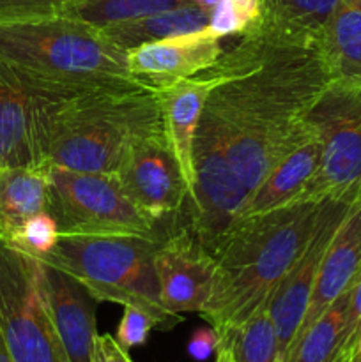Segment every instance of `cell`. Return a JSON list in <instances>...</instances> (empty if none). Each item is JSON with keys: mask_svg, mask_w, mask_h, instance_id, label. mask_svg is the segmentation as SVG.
I'll return each mask as SVG.
<instances>
[{"mask_svg": "<svg viewBox=\"0 0 361 362\" xmlns=\"http://www.w3.org/2000/svg\"><path fill=\"white\" fill-rule=\"evenodd\" d=\"M211 69L219 81L205 99L195 140L229 154L250 197L278 163L317 138L304 117L331 80L319 45L258 21Z\"/></svg>", "mask_w": 361, "mask_h": 362, "instance_id": "6da1fadb", "label": "cell"}, {"mask_svg": "<svg viewBox=\"0 0 361 362\" xmlns=\"http://www.w3.org/2000/svg\"><path fill=\"white\" fill-rule=\"evenodd\" d=\"M0 62L28 98L152 88L130 73L126 52L98 27L60 14L0 21Z\"/></svg>", "mask_w": 361, "mask_h": 362, "instance_id": "7a4b0ae2", "label": "cell"}, {"mask_svg": "<svg viewBox=\"0 0 361 362\" xmlns=\"http://www.w3.org/2000/svg\"><path fill=\"white\" fill-rule=\"evenodd\" d=\"M322 202H297L246 216L223 233L211 251L216 262L214 285L200 313L216 334L268 306L306 250Z\"/></svg>", "mask_w": 361, "mask_h": 362, "instance_id": "3957f363", "label": "cell"}, {"mask_svg": "<svg viewBox=\"0 0 361 362\" xmlns=\"http://www.w3.org/2000/svg\"><path fill=\"white\" fill-rule=\"evenodd\" d=\"M30 101L41 166L113 175L137 138L163 127L156 88Z\"/></svg>", "mask_w": 361, "mask_h": 362, "instance_id": "277c9868", "label": "cell"}, {"mask_svg": "<svg viewBox=\"0 0 361 362\" xmlns=\"http://www.w3.org/2000/svg\"><path fill=\"white\" fill-rule=\"evenodd\" d=\"M168 235L60 237L52 253L39 258L73 276L98 303H117L147 313L159 331H172L183 317L161 300L154 257Z\"/></svg>", "mask_w": 361, "mask_h": 362, "instance_id": "5b68a950", "label": "cell"}, {"mask_svg": "<svg viewBox=\"0 0 361 362\" xmlns=\"http://www.w3.org/2000/svg\"><path fill=\"white\" fill-rule=\"evenodd\" d=\"M48 193L45 211L59 226L60 237H156L158 219L138 209L115 175L46 166Z\"/></svg>", "mask_w": 361, "mask_h": 362, "instance_id": "8992f818", "label": "cell"}, {"mask_svg": "<svg viewBox=\"0 0 361 362\" xmlns=\"http://www.w3.org/2000/svg\"><path fill=\"white\" fill-rule=\"evenodd\" d=\"M304 120L321 141V161L290 204L361 200V85H329Z\"/></svg>", "mask_w": 361, "mask_h": 362, "instance_id": "52a82bcc", "label": "cell"}, {"mask_svg": "<svg viewBox=\"0 0 361 362\" xmlns=\"http://www.w3.org/2000/svg\"><path fill=\"white\" fill-rule=\"evenodd\" d=\"M0 332L13 362H69L42 292L41 260L0 240Z\"/></svg>", "mask_w": 361, "mask_h": 362, "instance_id": "ba28073f", "label": "cell"}, {"mask_svg": "<svg viewBox=\"0 0 361 362\" xmlns=\"http://www.w3.org/2000/svg\"><path fill=\"white\" fill-rule=\"evenodd\" d=\"M113 175L126 197L158 221L177 214L188 200L186 180L165 126L137 138L126 148Z\"/></svg>", "mask_w": 361, "mask_h": 362, "instance_id": "9c48e42d", "label": "cell"}, {"mask_svg": "<svg viewBox=\"0 0 361 362\" xmlns=\"http://www.w3.org/2000/svg\"><path fill=\"white\" fill-rule=\"evenodd\" d=\"M353 204L340 200L322 202L317 225H315L306 250L296 262V265L290 269L289 274L283 278L269 300L268 308L273 325H275L276 339H278L280 362H287L289 359L292 343L299 332L308 304H310L322 258Z\"/></svg>", "mask_w": 361, "mask_h": 362, "instance_id": "30bf717a", "label": "cell"}, {"mask_svg": "<svg viewBox=\"0 0 361 362\" xmlns=\"http://www.w3.org/2000/svg\"><path fill=\"white\" fill-rule=\"evenodd\" d=\"M163 306L170 313H202L214 285V257L195 239L190 226L176 228L154 257Z\"/></svg>", "mask_w": 361, "mask_h": 362, "instance_id": "8fae6325", "label": "cell"}, {"mask_svg": "<svg viewBox=\"0 0 361 362\" xmlns=\"http://www.w3.org/2000/svg\"><path fill=\"white\" fill-rule=\"evenodd\" d=\"M218 37L207 30L147 42L126 52L130 73L142 83L161 88L211 69L222 57Z\"/></svg>", "mask_w": 361, "mask_h": 362, "instance_id": "7c38bea8", "label": "cell"}, {"mask_svg": "<svg viewBox=\"0 0 361 362\" xmlns=\"http://www.w3.org/2000/svg\"><path fill=\"white\" fill-rule=\"evenodd\" d=\"M42 265V292L69 362H92L98 300L73 276L53 265Z\"/></svg>", "mask_w": 361, "mask_h": 362, "instance_id": "4fadbf2b", "label": "cell"}, {"mask_svg": "<svg viewBox=\"0 0 361 362\" xmlns=\"http://www.w3.org/2000/svg\"><path fill=\"white\" fill-rule=\"evenodd\" d=\"M218 74L212 69H207L197 76L158 88L163 126L180 166V173L186 180L188 200H191L195 193V133L205 99L209 92L218 85Z\"/></svg>", "mask_w": 361, "mask_h": 362, "instance_id": "5bb4252c", "label": "cell"}, {"mask_svg": "<svg viewBox=\"0 0 361 362\" xmlns=\"http://www.w3.org/2000/svg\"><path fill=\"white\" fill-rule=\"evenodd\" d=\"M361 269V200L354 202L326 250L306 315L292 349L310 325L345 292ZM290 349V352H292ZM290 356V354H289Z\"/></svg>", "mask_w": 361, "mask_h": 362, "instance_id": "9a60e30c", "label": "cell"}, {"mask_svg": "<svg viewBox=\"0 0 361 362\" xmlns=\"http://www.w3.org/2000/svg\"><path fill=\"white\" fill-rule=\"evenodd\" d=\"M35 165L32 101L0 62V170Z\"/></svg>", "mask_w": 361, "mask_h": 362, "instance_id": "2e32d148", "label": "cell"}, {"mask_svg": "<svg viewBox=\"0 0 361 362\" xmlns=\"http://www.w3.org/2000/svg\"><path fill=\"white\" fill-rule=\"evenodd\" d=\"M329 85H361V0H338L319 37Z\"/></svg>", "mask_w": 361, "mask_h": 362, "instance_id": "e0dca14e", "label": "cell"}, {"mask_svg": "<svg viewBox=\"0 0 361 362\" xmlns=\"http://www.w3.org/2000/svg\"><path fill=\"white\" fill-rule=\"evenodd\" d=\"M321 161V141L319 138L306 141L275 166L248 197L241 218L273 209L283 207L297 197L304 184L311 179Z\"/></svg>", "mask_w": 361, "mask_h": 362, "instance_id": "ac0fdd59", "label": "cell"}, {"mask_svg": "<svg viewBox=\"0 0 361 362\" xmlns=\"http://www.w3.org/2000/svg\"><path fill=\"white\" fill-rule=\"evenodd\" d=\"M46 166L0 170V240L9 243L16 230L46 209Z\"/></svg>", "mask_w": 361, "mask_h": 362, "instance_id": "d6986e66", "label": "cell"}, {"mask_svg": "<svg viewBox=\"0 0 361 362\" xmlns=\"http://www.w3.org/2000/svg\"><path fill=\"white\" fill-rule=\"evenodd\" d=\"M209 14L211 13L200 9L195 4H188V6L149 14L137 20L106 25L99 30L112 45H115L122 52H127V49L159 41V39L204 30L209 25Z\"/></svg>", "mask_w": 361, "mask_h": 362, "instance_id": "ffe728a7", "label": "cell"}, {"mask_svg": "<svg viewBox=\"0 0 361 362\" xmlns=\"http://www.w3.org/2000/svg\"><path fill=\"white\" fill-rule=\"evenodd\" d=\"M338 0H260L258 23L285 37L319 45Z\"/></svg>", "mask_w": 361, "mask_h": 362, "instance_id": "44dd1931", "label": "cell"}, {"mask_svg": "<svg viewBox=\"0 0 361 362\" xmlns=\"http://www.w3.org/2000/svg\"><path fill=\"white\" fill-rule=\"evenodd\" d=\"M349 288L301 336L287 362H335L345 336Z\"/></svg>", "mask_w": 361, "mask_h": 362, "instance_id": "7402d4cb", "label": "cell"}, {"mask_svg": "<svg viewBox=\"0 0 361 362\" xmlns=\"http://www.w3.org/2000/svg\"><path fill=\"white\" fill-rule=\"evenodd\" d=\"M188 4L193 2L191 0H71L62 4L55 14L101 28L106 25L176 9Z\"/></svg>", "mask_w": 361, "mask_h": 362, "instance_id": "603a6c76", "label": "cell"}, {"mask_svg": "<svg viewBox=\"0 0 361 362\" xmlns=\"http://www.w3.org/2000/svg\"><path fill=\"white\" fill-rule=\"evenodd\" d=\"M218 346L229 350L234 362H280L275 325L264 306L236 327L218 336Z\"/></svg>", "mask_w": 361, "mask_h": 362, "instance_id": "cb8c5ba5", "label": "cell"}, {"mask_svg": "<svg viewBox=\"0 0 361 362\" xmlns=\"http://www.w3.org/2000/svg\"><path fill=\"white\" fill-rule=\"evenodd\" d=\"M260 18V0H219L209 14L207 30L214 37L241 35Z\"/></svg>", "mask_w": 361, "mask_h": 362, "instance_id": "d4e9b609", "label": "cell"}, {"mask_svg": "<svg viewBox=\"0 0 361 362\" xmlns=\"http://www.w3.org/2000/svg\"><path fill=\"white\" fill-rule=\"evenodd\" d=\"M59 240L60 233L57 221L48 212L42 211L28 218L7 244L32 257L42 258L52 253Z\"/></svg>", "mask_w": 361, "mask_h": 362, "instance_id": "484cf974", "label": "cell"}, {"mask_svg": "<svg viewBox=\"0 0 361 362\" xmlns=\"http://www.w3.org/2000/svg\"><path fill=\"white\" fill-rule=\"evenodd\" d=\"M154 320L142 310L133 306H124L122 318L117 327L115 339L122 349L131 350L134 346L145 345L151 329H154Z\"/></svg>", "mask_w": 361, "mask_h": 362, "instance_id": "4316f807", "label": "cell"}, {"mask_svg": "<svg viewBox=\"0 0 361 362\" xmlns=\"http://www.w3.org/2000/svg\"><path fill=\"white\" fill-rule=\"evenodd\" d=\"M361 331V269L356 274L349 288V306H347V324L343 345L338 356L354 359V346H356L357 334Z\"/></svg>", "mask_w": 361, "mask_h": 362, "instance_id": "83f0119b", "label": "cell"}, {"mask_svg": "<svg viewBox=\"0 0 361 362\" xmlns=\"http://www.w3.org/2000/svg\"><path fill=\"white\" fill-rule=\"evenodd\" d=\"M66 2L71 0H0V21L55 14Z\"/></svg>", "mask_w": 361, "mask_h": 362, "instance_id": "f1b7e54d", "label": "cell"}, {"mask_svg": "<svg viewBox=\"0 0 361 362\" xmlns=\"http://www.w3.org/2000/svg\"><path fill=\"white\" fill-rule=\"evenodd\" d=\"M191 359L204 362L218 350V334L212 327H200L191 334L186 346Z\"/></svg>", "mask_w": 361, "mask_h": 362, "instance_id": "f546056e", "label": "cell"}, {"mask_svg": "<svg viewBox=\"0 0 361 362\" xmlns=\"http://www.w3.org/2000/svg\"><path fill=\"white\" fill-rule=\"evenodd\" d=\"M92 362H133L126 349L110 334H98L94 341Z\"/></svg>", "mask_w": 361, "mask_h": 362, "instance_id": "4dcf8cb0", "label": "cell"}, {"mask_svg": "<svg viewBox=\"0 0 361 362\" xmlns=\"http://www.w3.org/2000/svg\"><path fill=\"white\" fill-rule=\"evenodd\" d=\"M191 2H193L195 6L200 7V9H204V11H207V13H211V11L214 9V6L219 2V0H191Z\"/></svg>", "mask_w": 361, "mask_h": 362, "instance_id": "1f68e13d", "label": "cell"}, {"mask_svg": "<svg viewBox=\"0 0 361 362\" xmlns=\"http://www.w3.org/2000/svg\"><path fill=\"white\" fill-rule=\"evenodd\" d=\"M214 362H234V359H232V356L229 354V350L223 349V346H218V350H216Z\"/></svg>", "mask_w": 361, "mask_h": 362, "instance_id": "d6a6232c", "label": "cell"}, {"mask_svg": "<svg viewBox=\"0 0 361 362\" xmlns=\"http://www.w3.org/2000/svg\"><path fill=\"white\" fill-rule=\"evenodd\" d=\"M0 362H13L9 356V350H7L6 346V341H4L2 332H0Z\"/></svg>", "mask_w": 361, "mask_h": 362, "instance_id": "836d02e7", "label": "cell"}, {"mask_svg": "<svg viewBox=\"0 0 361 362\" xmlns=\"http://www.w3.org/2000/svg\"><path fill=\"white\" fill-rule=\"evenodd\" d=\"M354 359H356L357 362H361V331H360V334H357L356 346H354Z\"/></svg>", "mask_w": 361, "mask_h": 362, "instance_id": "e575fe53", "label": "cell"}, {"mask_svg": "<svg viewBox=\"0 0 361 362\" xmlns=\"http://www.w3.org/2000/svg\"><path fill=\"white\" fill-rule=\"evenodd\" d=\"M335 362H357L356 359H347V357H336Z\"/></svg>", "mask_w": 361, "mask_h": 362, "instance_id": "d590c367", "label": "cell"}]
</instances>
